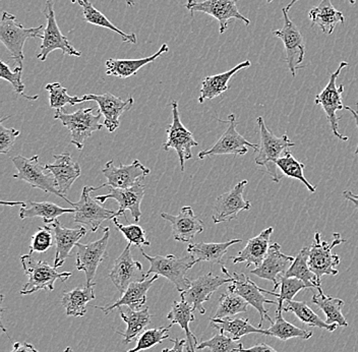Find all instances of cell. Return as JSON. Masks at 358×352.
Wrapping results in <instances>:
<instances>
[{
	"label": "cell",
	"mask_w": 358,
	"mask_h": 352,
	"mask_svg": "<svg viewBox=\"0 0 358 352\" xmlns=\"http://www.w3.org/2000/svg\"><path fill=\"white\" fill-rule=\"evenodd\" d=\"M237 1L238 0H187L185 6L192 15L194 13H203L211 15L218 21L220 34H224L227 30L230 20H238L245 22L246 26L250 24V20L241 15L237 8Z\"/></svg>",
	"instance_id": "cell-13"
},
{
	"label": "cell",
	"mask_w": 358,
	"mask_h": 352,
	"mask_svg": "<svg viewBox=\"0 0 358 352\" xmlns=\"http://www.w3.org/2000/svg\"><path fill=\"white\" fill-rule=\"evenodd\" d=\"M159 275H154L150 279L145 280L143 282H134L127 287V290L122 293V297L114 302L113 304L108 307L92 306L93 308L100 309L105 315H108L115 309L127 307V308L138 311L145 306L147 302V293L149 289L153 286L154 282L158 279Z\"/></svg>",
	"instance_id": "cell-29"
},
{
	"label": "cell",
	"mask_w": 358,
	"mask_h": 352,
	"mask_svg": "<svg viewBox=\"0 0 358 352\" xmlns=\"http://www.w3.org/2000/svg\"><path fill=\"white\" fill-rule=\"evenodd\" d=\"M44 26L24 28L13 13L3 11L0 22V41L10 51L15 66L22 67L24 46L31 38H43Z\"/></svg>",
	"instance_id": "cell-2"
},
{
	"label": "cell",
	"mask_w": 358,
	"mask_h": 352,
	"mask_svg": "<svg viewBox=\"0 0 358 352\" xmlns=\"http://www.w3.org/2000/svg\"><path fill=\"white\" fill-rule=\"evenodd\" d=\"M348 66V62H342L338 67L337 71L331 75L330 80L327 84L326 88L317 94L315 97V103L324 109L326 113L327 118L330 122L331 129L336 138L341 141H348V136H343L339 132V125H338L337 111L344 109L343 102H342V94L344 91V85H340L337 87L336 82L337 78H339L340 73L343 71L345 67Z\"/></svg>",
	"instance_id": "cell-9"
},
{
	"label": "cell",
	"mask_w": 358,
	"mask_h": 352,
	"mask_svg": "<svg viewBox=\"0 0 358 352\" xmlns=\"http://www.w3.org/2000/svg\"><path fill=\"white\" fill-rule=\"evenodd\" d=\"M3 205L10 206H21L20 210V218L22 220L28 218H39L43 219L44 223L46 225L52 223L53 221L57 220L58 217L64 214H75L76 209H67V208H62L56 204L50 203V202H34L28 201L27 203L24 202H15V203H10V202H1Z\"/></svg>",
	"instance_id": "cell-28"
},
{
	"label": "cell",
	"mask_w": 358,
	"mask_h": 352,
	"mask_svg": "<svg viewBox=\"0 0 358 352\" xmlns=\"http://www.w3.org/2000/svg\"><path fill=\"white\" fill-rule=\"evenodd\" d=\"M55 232L56 241V253L55 258V268H60L67 258L71 255L73 246H77L80 239L87 234V228L80 226L73 230L64 227L59 221L55 220L49 224Z\"/></svg>",
	"instance_id": "cell-27"
},
{
	"label": "cell",
	"mask_w": 358,
	"mask_h": 352,
	"mask_svg": "<svg viewBox=\"0 0 358 352\" xmlns=\"http://www.w3.org/2000/svg\"><path fill=\"white\" fill-rule=\"evenodd\" d=\"M312 27L317 26L322 32L331 35L338 24H344L345 17L341 11L336 10L331 0H322L321 3L308 13Z\"/></svg>",
	"instance_id": "cell-32"
},
{
	"label": "cell",
	"mask_w": 358,
	"mask_h": 352,
	"mask_svg": "<svg viewBox=\"0 0 358 352\" xmlns=\"http://www.w3.org/2000/svg\"><path fill=\"white\" fill-rule=\"evenodd\" d=\"M344 108L347 109V111H350V113L352 114L353 118H355V122H357V127L358 129V111H355V109L351 108L349 106H344ZM355 154L358 155V143L357 150H355Z\"/></svg>",
	"instance_id": "cell-57"
},
{
	"label": "cell",
	"mask_w": 358,
	"mask_h": 352,
	"mask_svg": "<svg viewBox=\"0 0 358 352\" xmlns=\"http://www.w3.org/2000/svg\"><path fill=\"white\" fill-rule=\"evenodd\" d=\"M283 307L281 304H277L275 321L271 324L270 328L267 329L268 336L278 338L282 342H287L292 338L308 340L313 337V331L303 330V329L299 328L295 325L284 320L283 316H282Z\"/></svg>",
	"instance_id": "cell-37"
},
{
	"label": "cell",
	"mask_w": 358,
	"mask_h": 352,
	"mask_svg": "<svg viewBox=\"0 0 358 352\" xmlns=\"http://www.w3.org/2000/svg\"><path fill=\"white\" fill-rule=\"evenodd\" d=\"M227 122L229 123L227 129L224 132L222 136L217 141V143L211 149L201 151L199 153V158L203 160L208 156H216V155H245L248 153V147L259 151V145L248 142L237 132L236 116L232 113L228 116Z\"/></svg>",
	"instance_id": "cell-19"
},
{
	"label": "cell",
	"mask_w": 358,
	"mask_h": 352,
	"mask_svg": "<svg viewBox=\"0 0 358 352\" xmlns=\"http://www.w3.org/2000/svg\"><path fill=\"white\" fill-rule=\"evenodd\" d=\"M277 167L279 168L280 171L283 174L284 176L290 177V178L299 179L301 181L306 188L310 190V192H315V187L310 185V181L304 177L303 169L306 168V165L303 163L297 161L290 151L286 150L284 152V155L280 157L276 162Z\"/></svg>",
	"instance_id": "cell-43"
},
{
	"label": "cell",
	"mask_w": 358,
	"mask_h": 352,
	"mask_svg": "<svg viewBox=\"0 0 358 352\" xmlns=\"http://www.w3.org/2000/svg\"><path fill=\"white\" fill-rule=\"evenodd\" d=\"M10 352H39L34 345L27 342H15Z\"/></svg>",
	"instance_id": "cell-55"
},
{
	"label": "cell",
	"mask_w": 358,
	"mask_h": 352,
	"mask_svg": "<svg viewBox=\"0 0 358 352\" xmlns=\"http://www.w3.org/2000/svg\"><path fill=\"white\" fill-rule=\"evenodd\" d=\"M257 125L261 132V143H259V154L255 159L257 165L265 166L268 176L274 183H278L282 176L278 174L277 160L280 158L282 152L286 151L288 148L294 147L295 143L291 142L287 134L281 136H275L273 132L268 131L265 120L262 116L257 118Z\"/></svg>",
	"instance_id": "cell-4"
},
{
	"label": "cell",
	"mask_w": 358,
	"mask_h": 352,
	"mask_svg": "<svg viewBox=\"0 0 358 352\" xmlns=\"http://www.w3.org/2000/svg\"><path fill=\"white\" fill-rule=\"evenodd\" d=\"M172 107V122L167 127V141L163 143V150H176L178 155L181 171H185V162L192 158V148L198 147L192 132L182 125L178 111V103L173 101Z\"/></svg>",
	"instance_id": "cell-11"
},
{
	"label": "cell",
	"mask_w": 358,
	"mask_h": 352,
	"mask_svg": "<svg viewBox=\"0 0 358 352\" xmlns=\"http://www.w3.org/2000/svg\"><path fill=\"white\" fill-rule=\"evenodd\" d=\"M312 302L319 307V309H322L326 315V322L328 324H337L340 327L348 326V323L342 314V308L344 307L343 300L340 298L327 297L323 291H321L319 295H313Z\"/></svg>",
	"instance_id": "cell-40"
},
{
	"label": "cell",
	"mask_w": 358,
	"mask_h": 352,
	"mask_svg": "<svg viewBox=\"0 0 358 352\" xmlns=\"http://www.w3.org/2000/svg\"><path fill=\"white\" fill-rule=\"evenodd\" d=\"M95 283L77 287L64 293L62 304L66 308L67 317H84L87 313V304L95 300Z\"/></svg>",
	"instance_id": "cell-36"
},
{
	"label": "cell",
	"mask_w": 358,
	"mask_h": 352,
	"mask_svg": "<svg viewBox=\"0 0 358 352\" xmlns=\"http://www.w3.org/2000/svg\"><path fill=\"white\" fill-rule=\"evenodd\" d=\"M344 241H343L341 235L338 232L333 234V241L331 244L322 241L321 233H315V241L310 248L308 267L317 276V281L320 283H321L323 276H336L339 273L336 267L341 262V258L333 253V248Z\"/></svg>",
	"instance_id": "cell-7"
},
{
	"label": "cell",
	"mask_w": 358,
	"mask_h": 352,
	"mask_svg": "<svg viewBox=\"0 0 358 352\" xmlns=\"http://www.w3.org/2000/svg\"><path fill=\"white\" fill-rule=\"evenodd\" d=\"M194 311V309L192 304L181 300L180 302H173V307L167 315V319L171 321L170 323L171 327L178 324L185 331V336H187V352H196V347H198V339L189 328L190 323L196 320Z\"/></svg>",
	"instance_id": "cell-33"
},
{
	"label": "cell",
	"mask_w": 358,
	"mask_h": 352,
	"mask_svg": "<svg viewBox=\"0 0 358 352\" xmlns=\"http://www.w3.org/2000/svg\"><path fill=\"white\" fill-rule=\"evenodd\" d=\"M143 257L149 261L150 269L147 274H157L167 278L178 289V293H182L190 287L189 280L187 277V271L194 265L198 264L196 260L192 255H183L178 258L173 255H150L141 250Z\"/></svg>",
	"instance_id": "cell-1"
},
{
	"label": "cell",
	"mask_w": 358,
	"mask_h": 352,
	"mask_svg": "<svg viewBox=\"0 0 358 352\" xmlns=\"http://www.w3.org/2000/svg\"><path fill=\"white\" fill-rule=\"evenodd\" d=\"M53 232L50 225H45L43 227H38V232L33 235L31 239L30 253H45L52 246Z\"/></svg>",
	"instance_id": "cell-50"
},
{
	"label": "cell",
	"mask_w": 358,
	"mask_h": 352,
	"mask_svg": "<svg viewBox=\"0 0 358 352\" xmlns=\"http://www.w3.org/2000/svg\"><path fill=\"white\" fill-rule=\"evenodd\" d=\"M164 220L170 222L172 230V239L180 242H189L196 234L203 232V222L194 215L189 206L181 208L178 216L161 213Z\"/></svg>",
	"instance_id": "cell-24"
},
{
	"label": "cell",
	"mask_w": 358,
	"mask_h": 352,
	"mask_svg": "<svg viewBox=\"0 0 358 352\" xmlns=\"http://www.w3.org/2000/svg\"><path fill=\"white\" fill-rule=\"evenodd\" d=\"M45 89L49 92V104H50L51 108L56 109V111L64 109L69 104L75 106V105L82 104L85 102L84 98L69 96L66 87L62 86L59 83L48 84Z\"/></svg>",
	"instance_id": "cell-46"
},
{
	"label": "cell",
	"mask_w": 358,
	"mask_h": 352,
	"mask_svg": "<svg viewBox=\"0 0 358 352\" xmlns=\"http://www.w3.org/2000/svg\"><path fill=\"white\" fill-rule=\"evenodd\" d=\"M349 2H350L351 6H355V2H357V0H349Z\"/></svg>",
	"instance_id": "cell-61"
},
{
	"label": "cell",
	"mask_w": 358,
	"mask_h": 352,
	"mask_svg": "<svg viewBox=\"0 0 358 352\" xmlns=\"http://www.w3.org/2000/svg\"><path fill=\"white\" fill-rule=\"evenodd\" d=\"M168 51H169V46L165 43L161 46V48L157 51L155 55L149 56V57L138 58V59L111 58V59L107 60L106 64H105L106 75L120 78L133 77L143 66L155 62L159 56L165 55Z\"/></svg>",
	"instance_id": "cell-30"
},
{
	"label": "cell",
	"mask_w": 358,
	"mask_h": 352,
	"mask_svg": "<svg viewBox=\"0 0 358 352\" xmlns=\"http://www.w3.org/2000/svg\"><path fill=\"white\" fill-rule=\"evenodd\" d=\"M241 239H231L226 242H199V244H189L187 246V253H190L198 263L201 262H210L212 264H222L224 255L228 252V248L234 244H241Z\"/></svg>",
	"instance_id": "cell-34"
},
{
	"label": "cell",
	"mask_w": 358,
	"mask_h": 352,
	"mask_svg": "<svg viewBox=\"0 0 358 352\" xmlns=\"http://www.w3.org/2000/svg\"><path fill=\"white\" fill-rule=\"evenodd\" d=\"M20 131L15 129H8L0 125V153L8 154L15 146V140L19 138Z\"/></svg>",
	"instance_id": "cell-52"
},
{
	"label": "cell",
	"mask_w": 358,
	"mask_h": 352,
	"mask_svg": "<svg viewBox=\"0 0 358 352\" xmlns=\"http://www.w3.org/2000/svg\"><path fill=\"white\" fill-rule=\"evenodd\" d=\"M171 328V325L168 327H160V328L150 329L141 334L140 337L136 340V347L129 349L127 352H140L152 349L157 344H160L165 339H169L170 335L168 331Z\"/></svg>",
	"instance_id": "cell-47"
},
{
	"label": "cell",
	"mask_w": 358,
	"mask_h": 352,
	"mask_svg": "<svg viewBox=\"0 0 358 352\" xmlns=\"http://www.w3.org/2000/svg\"><path fill=\"white\" fill-rule=\"evenodd\" d=\"M248 181H241L231 190L221 195L216 199L212 219L215 224L223 223L237 218L241 211L250 210L252 204L243 198V192Z\"/></svg>",
	"instance_id": "cell-20"
},
{
	"label": "cell",
	"mask_w": 358,
	"mask_h": 352,
	"mask_svg": "<svg viewBox=\"0 0 358 352\" xmlns=\"http://www.w3.org/2000/svg\"><path fill=\"white\" fill-rule=\"evenodd\" d=\"M243 352H277L270 345L266 344V343H259V344L255 345V346L250 347V349H241Z\"/></svg>",
	"instance_id": "cell-54"
},
{
	"label": "cell",
	"mask_w": 358,
	"mask_h": 352,
	"mask_svg": "<svg viewBox=\"0 0 358 352\" xmlns=\"http://www.w3.org/2000/svg\"><path fill=\"white\" fill-rule=\"evenodd\" d=\"M131 244H129L122 255L114 261L109 278L114 286L123 293L127 287L134 282H143L149 278V275L143 269V265L134 261L131 252Z\"/></svg>",
	"instance_id": "cell-18"
},
{
	"label": "cell",
	"mask_w": 358,
	"mask_h": 352,
	"mask_svg": "<svg viewBox=\"0 0 358 352\" xmlns=\"http://www.w3.org/2000/svg\"><path fill=\"white\" fill-rule=\"evenodd\" d=\"M283 311H291L301 321L302 324L308 325L310 327H317L328 332H334L338 328L337 324L330 325L326 321L322 320L304 302H296V300L286 302Z\"/></svg>",
	"instance_id": "cell-42"
},
{
	"label": "cell",
	"mask_w": 358,
	"mask_h": 352,
	"mask_svg": "<svg viewBox=\"0 0 358 352\" xmlns=\"http://www.w3.org/2000/svg\"><path fill=\"white\" fill-rule=\"evenodd\" d=\"M112 221H113L116 228L122 233L123 237L127 239L129 244L138 246L140 250H142L143 246H149L151 244V242L148 241L147 237H145V230L138 224L123 225L118 221L117 217H114Z\"/></svg>",
	"instance_id": "cell-49"
},
{
	"label": "cell",
	"mask_w": 358,
	"mask_h": 352,
	"mask_svg": "<svg viewBox=\"0 0 358 352\" xmlns=\"http://www.w3.org/2000/svg\"><path fill=\"white\" fill-rule=\"evenodd\" d=\"M236 352H243V351H236Z\"/></svg>",
	"instance_id": "cell-64"
},
{
	"label": "cell",
	"mask_w": 358,
	"mask_h": 352,
	"mask_svg": "<svg viewBox=\"0 0 358 352\" xmlns=\"http://www.w3.org/2000/svg\"><path fill=\"white\" fill-rule=\"evenodd\" d=\"M103 237L99 241L89 242L87 244H77V261L76 267L78 271H83L86 274L87 286L92 284L99 265L107 259V246H108L110 228L103 227Z\"/></svg>",
	"instance_id": "cell-15"
},
{
	"label": "cell",
	"mask_w": 358,
	"mask_h": 352,
	"mask_svg": "<svg viewBox=\"0 0 358 352\" xmlns=\"http://www.w3.org/2000/svg\"><path fill=\"white\" fill-rule=\"evenodd\" d=\"M21 261L24 274L28 276V281L20 291L22 295L41 290L53 291L57 280L64 282L73 275L71 272H58L57 268L51 267L47 262L38 261L31 253L22 255Z\"/></svg>",
	"instance_id": "cell-3"
},
{
	"label": "cell",
	"mask_w": 358,
	"mask_h": 352,
	"mask_svg": "<svg viewBox=\"0 0 358 352\" xmlns=\"http://www.w3.org/2000/svg\"><path fill=\"white\" fill-rule=\"evenodd\" d=\"M78 3L82 8L85 21L89 22V24H95V26L117 33L118 35L122 36V41L124 43L136 44V42H138V37H136V34L124 33L117 27L114 26L112 22L109 21L101 11L98 10L89 0H78Z\"/></svg>",
	"instance_id": "cell-38"
},
{
	"label": "cell",
	"mask_w": 358,
	"mask_h": 352,
	"mask_svg": "<svg viewBox=\"0 0 358 352\" xmlns=\"http://www.w3.org/2000/svg\"><path fill=\"white\" fill-rule=\"evenodd\" d=\"M125 2H127V6H131V8H134V0H125Z\"/></svg>",
	"instance_id": "cell-59"
},
{
	"label": "cell",
	"mask_w": 358,
	"mask_h": 352,
	"mask_svg": "<svg viewBox=\"0 0 358 352\" xmlns=\"http://www.w3.org/2000/svg\"><path fill=\"white\" fill-rule=\"evenodd\" d=\"M169 340L170 342H173V347H171V349H163L161 352H183V351H185V345H187V339L176 338V339Z\"/></svg>",
	"instance_id": "cell-53"
},
{
	"label": "cell",
	"mask_w": 358,
	"mask_h": 352,
	"mask_svg": "<svg viewBox=\"0 0 358 352\" xmlns=\"http://www.w3.org/2000/svg\"><path fill=\"white\" fill-rule=\"evenodd\" d=\"M96 190H98V188L86 185L83 188L80 201L73 206L76 209L73 221L88 226L92 232H97L103 222L118 217L117 212L101 207L95 198H92V192Z\"/></svg>",
	"instance_id": "cell-12"
},
{
	"label": "cell",
	"mask_w": 358,
	"mask_h": 352,
	"mask_svg": "<svg viewBox=\"0 0 358 352\" xmlns=\"http://www.w3.org/2000/svg\"><path fill=\"white\" fill-rule=\"evenodd\" d=\"M145 192V187L142 183H138L134 187L129 188H110L108 194L95 197V199L101 204L105 203L107 199H114L120 205V209L117 211L118 217H125L127 220L125 211L129 210L134 220L138 222L142 217L141 204L144 199Z\"/></svg>",
	"instance_id": "cell-21"
},
{
	"label": "cell",
	"mask_w": 358,
	"mask_h": 352,
	"mask_svg": "<svg viewBox=\"0 0 358 352\" xmlns=\"http://www.w3.org/2000/svg\"><path fill=\"white\" fill-rule=\"evenodd\" d=\"M221 269H222L224 274L227 276V277L230 276L232 278L231 284L228 286L227 290L243 297L245 302H248L250 306L254 307L259 311V316H261L259 324V328L263 326L264 321L265 320H268L272 324L274 321L268 315V311L265 308V304H278V302L268 300V298L264 297V293L262 290L263 288L257 286L248 276L243 274V273L236 272L230 274L229 271L226 269L224 265L221 266Z\"/></svg>",
	"instance_id": "cell-10"
},
{
	"label": "cell",
	"mask_w": 358,
	"mask_h": 352,
	"mask_svg": "<svg viewBox=\"0 0 358 352\" xmlns=\"http://www.w3.org/2000/svg\"><path fill=\"white\" fill-rule=\"evenodd\" d=\"M248 306L250 304L243 297L227 291V293L221 295L218 309H217L214 318L215 319H225V318L234 317L238 314L246 313Z\"/></svg>",
	"instance_id": "cell-45"
},
{
	"label": "cell",
	"mask_w": 358,
	"mask_h": 352,
	"mask_svg": "<svg viewBox=\"0 0 358 352\" xmlns=\"http://www.w3.org/2000/svg\"><path fill=\"white\" fill-rule=\"evenodd\" d=\"M273 232L274 228L268 227L259 233L257 237L248 239L245 248L241 251L238 255L231 258L234 264L245 263L246 268L252 266L257 268L261 266L265 258L267 257Z\"/></svg>",
	"instance_id": "cell-26"
},
{
	"label": "cell",
	"mask_w": 358,
	"mask_h": 352,
	"mask_svg": "<svg viewBox=\"0 0 358 352\" xmlns=\"http://www.w3.org/2000/svg\"><path fill=\"white\" fill-rule=\"evenodd\" d=\"M211 326L221 332V333H228L231 335L234 340H239L243 336L252 333H259L268 336V331L263 330L261 328H256L250 323V320L246 318H225V319H211Z\"/></svg>",
	"instance_id": "cell-39"
},
{
	"label": "cell",
	"mask_w": 358,
	"mask_h": 352,
	"mask_svg": "<svg viewBox=\"0 0 358 352\" xmlns=\"http://www.w3.org/2000/svg\"><path fill=\"white\" fill-rule=\"evenodd\" d=\"M315 289L313 286L310 284L306 283L301 279H297L295 277H285L282 276L280 278V293H276L274 291L266 290V289H262L264 293H268V295H273V297H277V302L281 306H284V302H291L294 298L295 295L303 289Z\"/></svg>",
	"instance_id": "cell-44"
},
{
	"label": "cell",
	"mask_w": 358,
	"mask_h": 352,
	"mask_svg": "<svg viewBox=\"0 0 358 352\" xmlns=\"http://www.w3.org/2000/svg\"><path fill=\"white\" fill-rule=\"evenodd\" d=\"M297 1H299V0H291L290 3L288 4L287 6H286V10L289 11L290 8H292V6H294V4L296 3Z\"/></svg>",
	"instance_id": "cell-58"
},
{
	"label": "cell",
	"mask_w": 358,
	"mask_h": 352,
	"mask_svg": "<svg viewBox=\"0 0 358 352\" xmlns=\"http://www.w3.org/2000/svg\"><path fill=\"white\" fill-rule=\"evenodd\" d=\"M55 0H46L43 13L46 17L47 24L44 29L42 44L37 58L41 62H45L51 52L55 50H62L64 55L82 56V52L77 50L71 42L67 40L66 36L62 33L57 22H56Z\"/></svg>",
	"instance_id": "cell-8"
},
{
	"label": "cell",
	"mask_w": 358,
	"mask_h": 352,
	"mask_svg": "<svg viewBox=\"0 0 358 352\" xmlns=\"http://www.w3.org/2000/svg\"><path fill=\"white\" fill-rule=\"evenodd\" d=\"M85 102L94 101L99 106V112L104 116V125L108 132H113L120 127V118L125 111H129L134 106V98L129 97L127 100H122L116 97L111 93L96 95V94H86L84 95Z\"/></svg>",
	"instance_id": "cell-22"
},
{
	"label": "cell",
	"mask_w": 358,
	"mask_h": 352,
	"mask_svg": "<svg viewBox=\"0 0 358 352\" xmlns=\"http://www.w3.org/2000/svg\"><path fill=\"white\" fill-rule=\"evenodd\" d=\"M295 257L286 255L281 252V246L277 242L271 244L267 257L264 260L261 266L250 271V274L256 275L262 279L268 280L274 284L276 290L280 286L278 278L285 274L286 271L290 268Z\"/></svg>",
	"instance_id": "cell-23"
},
{
	"label": "cell",
	"mask_w": 358,
	"mask_h": 352,
	"mask_svg": "<svg viewBox=\"0 0 358 352\" xmlns=\"http://www.w3.org/2000/svg\"><path fill=\"white\" fill-rule=\"evenodd\" d=\"M22 67L15 66L11 71L10 67L4 62H0V77L2 80H8L13 86L15 93L24 95V85L22 82Z\"/></svg>",
	"instance_id": "cell-51"
},
{
	"label": "cell",
	"mask_w": 358,
	"mask_h": 352,
	"mask_svg": "<svg viewBox=\"0 0 358 352\" xmlns=\"http://www.w3.org/2000/svg\"><path fill=\"white\" fill-rule=\"evenodd\" d=\"M284 17L283 28L273 32V35L283 41L285 47L286 62L293 78L296 77V71L302 69L301 64L306 56V46L303 37L299 29L291 21L288 10L285 8L282 10Z\"/></svg>",
	"instance_id": "cell-14"
},
{
	"label": "cell",
	"mask_w": 358,
	"mask_h": 352,
	"mask_svg": "<svg viewBox=\"0 0 358 352\" xmlns=\"http://www.w3.org/2000/svg\"><path fill=\"white\" fill-rule=\"evenodd\" d=\"M71 2H73V3H76V2H78V0H71Z\"/></svg>",
	"instance_id": "cell-62"
},
{
	"label": "cell",
	"mask_w": 358,
	"mask_h": 352,
	"mask_svg": "<svg viewBox=\"0 0 358 352\" xmlns=\"http://www.w3.org/2000/svg\"><path fill=\"white\" fill-rule=\"evenodd\" d=\"M44 167L55 176L58 190L64 196L80 176V166L71 159L69 152L55 155V163L46 164Z\"/></svg>",
	"instance_id": "cell-25"
},
{
	"label": "cell",
	"mask_w": 358,
	"mask_h": 352,
	"mask_svg": "<svg viewBox=\"0 0 358 352\" xmlns=\"http://www.w3.org/2000/svg\"><path fill=\"white\" fill-rule=\"evenodd\" d=\"M95 108L78 109L73 113H66L64 109L56 111L55 118L62 121V125L71 132V143L78 150L84 149V143L94 132L101 131L103 127L100 122L102 114H94Z\"/></svg>",
	"instance_id": "cell-6"
},
{
	"label": "cell",
	"mask_w": 358,
	"mask_h": 352,
	"mask_svg": "<svg viewBox=\"0 0 358 352\" xmlns=\"http://www.w3.org/2000/svg\"><path fill=\"white\" fill-rule=\"evenodd\" d=\"M308 255H310V248H303L295 257L294 261L291 265L290 268L286 271L285 277H295L301 279L306 283L313 286V288L319 290V293L323 291L321 283L317 281V276L310 270L308 267Z\"/></svg>",
	"instance_id": "cell-41"
},
{
	"label": "cell",
	"mask_w": 358,
	"mask_h": 352,
	"mask_svg": "<svg viewBox=\"0 0 358 352\" xmlns=\"http://www.w3.org/2000/svg\"><path fill=\"white\" fill-rule=\"evenodd\" d=\"M343 196L344 198L347 199V201L352 202L355 209H358V194H353V192H351L350 190H344Z\"/></svg>",
	"instance_id": "cell-56"
},
{
	"label": "cell",
	"mask_w": 358,
	"mask_h": 352,
	"mask_svg": "<svg viewBox=\"0 0 358 352\" xmlns=\"http://www.w3.org/2000/svg\"><path fill=\"white\" fill-rule=\"evenodd\" d=\"M250 66V62H241L237 64L234 69L230 71H225V73H219V75L210 76L203 78L201 83V95L199 97V103H203L207 99H214V98L219 97L222 95L224 92L229 90V80L234 77L235 73L243 69H248Z\"/></svg>",
	"instance_id": "cell-31"
},
{
	"label": "cell",
	"mask_w": 358,
	"mask_h": 352,
	"mask_svg": "<svg viewBox=\"0 0 358 352\" xmlns=\"http://www.w3.org/2000/svg\"><path fill=\"white\" fill-rule=\"evenodd\" d=\"M118 311H120V315L123 322L127 326V330L123 333L117 331V334L124 338L123 342L125 344L133 342L138 335H141L145 329L149 326L152 317H153V315L149 313V307L141 309V311H134V309L129 308H127L125 311L122 308H120Z\"/></svg>",
	"instance_id": "cell-35"
},
{
	"label": "cell",
	"mask_w": 358,
	"mask_h": 352,
	"mask_svg": "<svg viewBox=\"0 0 358 352\" xmlns=\"http://www.w3.org/2000/svg\"><path fill=\"white\" fill-rule=\"evenodd\" d=\"M266 1H267V2H272L273 0H266Z\"/></svg>",
	"instance_id": "cell-63"
},
{
	"label": "cell",
	"mask_w": 358,
	"mask_h": 352,
	"mask_svg": "<svg viewBox=\"0 0 358 352\" xmlns=\"http://www.w3.org/2000/svg\"><path fill=\"white\" fill-rule=\"evenodd\" d=\"M64 352H73V351L71 349V347H66V351Z\"/></svg>",
	"instance_id": "cell-60"
},
{
	"label": "cell",
	"mask_w": 358,
	"mask_h": 352,
	"mask_svg": "<svg viewBox=\"0 0 358 352\" xmlns=\"http://www.w3.org/2000/svg\"><path fill=\"white\" fill-rule=\"evenodd\" d=\"M13 163L17 170V174L13 176V178L26 181L31 185V187L39 188L47 194L55 195L56 197L62 198L69 205L73 206L75 203L69 201L66 196L60 194L52 174L51 172L47 174L45 167L40 165L38 155L31 157V158H26V157L19 155V156L13 157Z\"/></svg>",
	"instance_id": "cell-5"
},
{
	"label": "cell",
	"mask_w": 358,
	"mask_h": 352,
	"mask_svg": "<svg viewBox=\"0 0 358 352\" xmlns=\"http://www.w3.org/2000/svg\"><path fill=\"white\" fill-rule=\"evenodd\" d=\"M102 174L107 178V183L98 187V190L105 187L111 188H129L141 183L140 181L151 174V170L145 167L138 160H134L131 164L120 166L114 165V161L110 160L105 164Z\"/></svg>",
	"instance_id": "cell-17"
},
{
	"label": "cell",
	"mask_w": 358,
	"mask_h": 352,
	"mask_svg": "<svg viewBox=\"0 0 358 352\" xmlns=\"http://www.w3.org/2000/svg\"><path fill=\"white\" fill-rule=\"evenodd\" d=\"M232 278L216 276L212 272L201 275L196 279L192 280L190 287L187 290L180 293L181 300L194 307V311H198L201 315H205L206 309L203 302H209L212 295L226 283H231Z\"/></svg>",
	"instance_id": "cell-16"
},
{
	"label": "cell",
	"mask_w": 358,
	"mask_h": 352,
	"mask_svg": "<svg viewBox=\"0 0 358 352\" xmlns=\"http://www.w3.org/2000/svg\"><path fill=\"white\" fill-rule=\"evenodd\" d=\"M243 343H238L224 333L216 334L211 339L206 340L198 345L196 349H209L210 352H236L243 349Z\"/></svg>",
	"instance_id": "cell-48"
}]
</instances>
